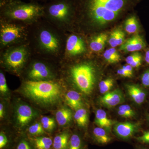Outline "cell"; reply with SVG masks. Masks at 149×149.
<instances>
[{
	"mask_svg": "<svg viewBox=\"0 0 149 149\" xmlns=\"http://www.w3.org/2000/svg\"><path fill=\"white\" fill-rule=\"evenodd\" d=\"M122 68L123 69L125 70H126L127 72H128L129 74H131L132 76H133V67L131 66L130 65L127 64L126 65H123V66L122 67Z\"/></svg>",
	"mask_w": 149,
	"mask_h": 149,
	"instance_id": "ab89813d",
	"label": "cell"
},
{
	"mask_svg": "<svg viewBox=\"0 0 149 149\" xmlns=\"http://www.w3.org/2000/svg\"><path fill=\"white\" fill-rule=\"evenodd\" d=\"M65 33L44 18L30 25L28 43L32 55L46 58L63 57Z\"/></svg>",
	"mask_w": 149,
	"mask_h": 149,
	"instance_id": "7a4b0ae2",
	"label": "cell"
},
{
	"mask_svg": "<svg viewBox=\"0 0 149 149\" xmlns=\"http://www.w3.org/2000/svg\"><path fill=\"white\" fill-rule=\"evenodd\" d=\"M145 60L147 64L149 65V49H148L145 53Z\"/></svg>",
	"mask_w": 149,
	"mask_h": 149,
	"instance_id": "7bdbcfd3",
	"label": "cell"
},
{
	"mask_svg": "<svg viewBox=\"0 0 149 149\" xmlns=\"http://www.w3.org/2000/svg\"><path fill=\"white\" fill-rule=\"evenodd\" d=\"M126 89L129 96L132 100L138 105L143 103L147 97V94L138 85L134 84H127Z\"/></svg>",
	"mask_w": 149,
	"mask_h": 149,
	"instance_id": "9a60e30c",
	"label": "cell"
},
{
	"mask_svg": "<svg viewBox=\"0 0 149 149\" xmlns=\"http://www.w3.org/2000/svg\"><path fill=\"white\" fill-rule=\"evenodd\" d=\"M31 2H38L39 1H48L49 0H29Z\"/></svg>",
	"mask_w": 149,
	"mask_h": 149,
	"instance_id": "ee69618b",
	"label": "cell"
},
{
	"mask_svg": "<svg viewBox=\"0 0 149 149\" xmlns=\"http://www.w3.org/2000/svg\"><path fill=\"white\" fill-rule=\"evenodd\" d=\"M65 100L68 105L72 109L76 111L83 107V104L81 96L76 91H68L65 95Z\"/></svg>",
	"mask_w": 149,
	"mask_h": 149,
	"instance_id": "ac0fdd59",
	"label": "cell"
},
{
	"mask_svg": "<svg viewBox=\"0 0 149 149\" xmlns=\"http://www.w3.org/2000/svg\"><path fill=\"white\" fill-rule=\"evenodd\" d=\"M146 46L143 37L137 34L126 40L120 46L119 50L125 52H135L142 50Z\"/></svg>",
	"mask_w": 149,
	"mask_h": 149,
	"instance_id": "4fadbf2b",
	"label": "cell"
},
{
	"mask_svg": "<svg viewBox=\"0 0 149 149\" xmlns=\"http://www.w3.org/2000/svg\"><path fill=\"white\" fill-rule=\"evenodd\" d=\"M95 123L99 126L107 131H110L114 122L107 117L106 112L102 109L97 110L95 113Z\"/></svg>",
	"mask_w": 149,
	"mask_h": 149,
	"instance_id": "e0dca14e",
	"label": "cell"
},
{
	"mask_svg": "<svg viewBox=\"0 0 149 149\" xmlns=\"http://www.w3.org/2000/svg\"><path fill=\"white\" fill-rule=\"evenodd\" d=\"M43 18L65 32L74 27L75 0H49L43 5Z\"/></svg>",
	"mask_w": 149,
	"mask_h": 149,
	"instance_id": "3957f363",
	"label": "cell"
},
{
	"mask_svg": "<svg viewBox=\"0 0 149 149\" xmlns=\"http://www.w3.org/2000/svg\"><path fill=\"white\" fill-rule=\"evenodd\" d=\"M107 131L104 128L100 127L94 128L93 130V137L98 143L105 145L111 141V138Z\"/></svg>",
	"mask_w": 149,
	"mask_h": 149,
	"instance_id": "ffe728a7",
	"label": "cell"
},
{
	"mask_svg": "<svg viewBox=\"0 0 149 149\" xmlns=\"http://www.w3.org/2000/svg\"><path fill=\"white\" fill-rule=\"evenodd\" d=\"M19 1H21V0H0V6L3 5L13 2Z\"/></svg>",
	"mask_w": 149,
	"mask_h": 149,
	"instance_id": "b9f144b4",
	"label": "cell"
},
{
	"mask_svg": "<svg viewBox=\"0 0 149 149\" xmlns=\"http://www.w3.org/2000/svg\"><path fill=\"white\" fill-rule=\"evenodd\" d=\"M69 140L68 133H63L58 134L54 138L53 147L54 149H67Z\"/></svg>",
	"mask_w": 149,
	"mask_h": 149,
	"instance_id": "44dd1931",
	"label": "cell"
},
{
	"mask_svg": "<svg viewBox=\"0 0 149 149\" xmlns=\"http://www.w3.org/2000/svg\"><path fill=\"white\" fill-rule=\"evenodd\" d=\"M143 58V56L139 52H133V53L128 56L126 59L125 61L127 64L130 65L136 61L137 60L139 59Z\"/></svg>",
	"mask_w": 149,
	"mask_h": 149,
	"instance_id": "4dcf8cb0",
	"label": "cell"
},
{
	"mask_svg": "<svg viewBox=\"0 0 149 149\" xmlns=\"http://www.w3.org/2000/svg\"><path fill=\"white\" fill-rule=\"evenodd\" d=\"M72 82L81 92L86 94L92 92L95 83L96 70L90 62H83L74 65L70 69Z\"/></svg>",
	"mask_w": 149,
	"mask_h": 149,
	"instance_id": "ba28073f",
	"label": "cell"
},
{
	"mask_svg": "<svg viewBox=\"0 0 149 149\" xmlns=\"http://www.w3.org/2000/svg\"><path fill=\"white\" fill-rule=\"evenodd\" d=\"M141 0H75L74 27L99 30L132 10Z\"/></svg>",
	"mask_w": 149,
	"mask_h": 149,
	"instance_id": "6da1fadb",
	"label": "cell"
},
{
	"mask_svg": "<svg viewBox=\"0 0 149 149\" xmlns=\"http://www.w3.org/2000/svg\"><path fill=\"white\" fill-rule=\"evenodd\" d=\"M29 133L32 136H40L45 133V129L42 123H37L33 124L28 129Z\"/></svg>",
	"mask_w": 149,
	"mask_h": 149,
	"instance_id": "f1b7e54d",
	"label": "cell"
},
{
	"mask_svg": "<svg viewBox=\"0 0 149 149\" xmlns=\"http://www.w3.org/2000/svg\"><path fill=\"white\" fill-rule=\"evenodd\" d=\"M0 92L3 95H6L9 93V89L4 74L0 72Z\"/></svg>",
	"mask_w": 149,
	"mask_h": 149,
	"instance_id": "f546056e",
	"label": "cell"
},
{
	"mask_svg": "<svg viewBox=\"0 0 149 149\" xmlns=\"http://www.w3.org/2000/svg\"><path fill=\"white\" fill-rule=\"evenodd\" d=\"M118 109L121 110L125 111L127 114L129 115L130 118L134 117L136 116V112L128 105L124 104L120 105L118 108Z\"/></svg>",
	"mask_w": 149,
	"mask_h": 149,
	"instance_id": "1f68e13d",
	"label": "cell"
},
{
	"mask_svg": "<svg viewBox=\"0 0 149 149\" xmlns=\"http://www.w3.org/2000/svg\"><path fill=\"white\" fill-rule=\"evenodd\" d=\"M74 117L77 125L80 127H85L88 124V112L85 109L82 108L76 110Z\"/></svg>",
	"mask_w": 149,
	"mask_h": 149,
	"instance_id": "603a6c76",
	"label": "cell"
},
{
	"mask_svg": "<svg viewBox=\"0 0 149 149\" xmlns=\"http://www.w3.org/2000/svg\"><path fill=\"white\" fill-rule=\"evenodd\" d=\"M136 139L141 143L149 144V130L144 131L141 136L136 137Z\"/></svg>",
	"mask_w": 149,
	"mask_h": 149,
	"instance_id": "836d02e7",
	"label": "cell"
},
{
	"mask_svg": "<svg viewBox=\"0 0 149 149\" xmlns=\"http://www.w3.org/2000/svg\"><path fill=\"white\" fill-rule=\"evenodd\" d=\"M142 85L146 88H149V68L145 70L141 76Z\"/></svg>",
	"mask_w": 149,
	"mask_h": 149,
	"instance_id": "e575fe53",
	"label": "cell"
},
{
	"mask_svg": "<svg viewBox=\"0 0 149 149\" xmlns=\"http://www.w3.org/2000/svg\"><path fill=\"white\" fill-rule=\"evenodd\" d=\"M117 74L122 77H131L132 75L129 74L128 72L122 68L118 69L117 71Z\"/></svg>",
	"mask_w": 149,
	"mask_h": 149,
	"instance_id": "f35d334b",
	"label": "cell"
},
{
	"mask_svg": "<svg viewBox=\"0 0 149 149\" xmlns=\"http://www.w3.org/2000/svg\"><path fill=\"white\" fill-rule=\"evenodd\" d=\"M33 142L37 149H50L53 146V141L47 137H40L33 139Z\"/></svg>",
	"mask_w": 149,
	"mask_h": 149,
	"instance_id": "d4e9b609",
	"label": "cell"
},
{
	"mask_svg": "<svg viewBox=\"0 0 149 149\" xmlns=\"http://www.w3.org/2000/svg\"><path fill=\"white\" fill-rule=\"evenodd\" d=\"M140 127L139 123L128 121L117 123L113 126V131L120 139L128 140L138 132Z\"/></svg>",
	"mask_w": 149,
	"mask_h": 149,
	"instance_id": "7c38bea8",
	"label": "cell"
},
{
	"mask_svg": "<svg viewBox=\"0 0 149 149\" xmlns=\"http://www.w3.org/2000/svg\"><path fill=\"white\" fill-rule=\"evenodd\" d=\"M139 149H148L146 148H140Z\"/></svg>",
	"mask_w": 149,
	"mask_h": 149,
	"instance_id": "bcb514c9",
	"label": "cell"
},
{
	"mask_svg": "<svg viewBox=\"0 0 149 149\" xmlns=\"http://www.w3.org/2000/svg\"><path fill=\"white\" fill-rule=\"evenodd\" d=\"M118 46L122 45L125 42V35L124 32L120 29H116Z\"/></svg>",
	"mask_w": 149,
	"mask_h": 149,
	"instance_id": "d6a6232c",
	"label": "cell"
},
{
	"mask_svg": "<svg viewBox=\"0 0 149 149\" xmlns=\"http://www.w3.org/2000/svg\"><path fill=\"white\" fill-rule=\"evenodd\" d=\"M28 80L33 81L54 80V73L49 65L42 61L36 60L31 62L27 72Z\"/></svg>",
	"mask_w": 149,
	"mask_h": 149,
	"instance_id": "30bf717a",
	"label": "cell"
},
{
	"mask_svg": "<svg viewBox=\"0 0 149 149\" xmlns=\"http://www.w3.org/2000/svg\"><path fill=\"white\" fill-rule=\"evenodd\" d=\"M114 83L113 79L110 77L101 81L99 84L100 93L104 95L110 91L111 89L113 87Z\"/></svg>",
	"mask_w": 149,
	"mask_h": 149,
	"instance_id": "484cf974",
	"label": "cell"
},
{
	"mask_svg": "<svg viewBox=\"0 0 149 149\" xmlns=\"http://www.w3.org/2000/svg\"><path fill=\"white\" fill-rule=\"evenodd\" d=\"M103 56L105 60L110 63H115L121 60V57L115 48H111L106 50Z\"/></svg>",
	"mask_w": 149,
	"mask_h": 149,
	"instance_id": "cb8c5ba5",
	"label": "cell"
},
{
	"mask_svg": "<svg viewBox=\"0 0 149 149\" xmlns=\"http://www.w3.org/2000/svg\"><path fill=\"white\" fill-rule=\"evenodd\" d=\"M109 43L112 48H115L118 46L116 29L113 30L110 35L109 38Z\"/></svg>",
	"mask_w": 149,
	"mask_h": 149,
	"instance_id": "d590c367",
	"label": "cell"
},
{
	"mask_svg": "<svg viewBox=\"0 0 149 149\" xmlns=\"http://www.w3.org/2000/svg\"><path fill=\"white\" fill-rule=\"evenodd\" d=\"M16 149H32L30 144L25 140H22L19 142L17 146Z\"/></svg>",
	"mask_w": 149,
	"mask_h": 149,
	"instance_id": "74e56055",
	"label": "cell"
},
{
	"mask_svg": "<svg viewBox=\"0 0 149 149\" xmlns=\"http://www.w3.org/2000/svg\"><path fill=\"white\" fill-rule=\"evenodd\" d=\"M146 117L147 120H148V122L149 123V113H148V114H147Z\"/></svg>",
	"mask_w": 149,
	"mask_h": 149,
	"instance_id": "f6af8a7d",
	"label": "cell"
},
{
	"mask_svg": "<svg viewBox=\"0 0 149 149\" xmlns=\"http://www.w3.org/2000/svg\"><path fill=\"white\" fill-rule=\"evenodd\" d=\"M66 36L63 57V58L72 59L86 53L87 51V45L82 37L74 33Z\"/></svg>",
	"mask_w": 149,
	"mask_h": 149,
	"instance_id": "9c48e42d",
	"label": "cell"
},
{
	"mask_svg": "<svg viewBox=\"0 0 149 149\" xmlns=\"http://www.w3.org/2000/svg\"><path fill=\"white\" fill-rule=\"evenodd\" d=\"M36 116L34 109L26 104H21L17 108L15 121L19 128H23L33 120Z\"/></svg>",
	"mask_w": 149,
	"mask_h": 149,
	"instance_id": "8fae6325",
	"label": "cell"
},
{
	"mask_svg": "<svg viewBox=\"0 0 149 149\" xmlns=\"http://www.w3.org/2000/svg\"><path fill=\"white\" fill-rule=\"evenodd\" d=\"M43 5L21 1L0 6V19L31 25L43 18Z\"/></svg>",
	"mask_w": 149,
	"mask_h": 149,
	"instance_id": "277c9868",
	"label": "cell"
},
{
	"mask_svg": "<svg viewBox=\"0 0 149 149\" xmlns=\"http://www.w3.org/2000/svg\"><path fill=\"white\" fill-rule=\"evenodd\" d=\"M125 100L124 95L120 89H116L104 94L100 99V103L108 108L114 107L122 103Z\"/></svg>",
	"mask_w": 149,
	"mask_h": 149,
	"instance_id": "5bb4252c",
	"label": "cell"
},
{
	"mask_svg": "<svg viewBox=\"0 0 149 149\" xmlns=\"http://www.w3.org/2000/svg\"><path fill=\"white\" fill-rule=\"evenodd\" d=\"M4 107L2 103L0 104V118L2 119L4 115Z\"/></svg>",
	"mask_w": 149,
	"mask_h": 149,
	"instance_id": "60d3db41",
	"label": "cell"
},
{
	"mask_svg": "<svg viewBox=\"0 0 149 149\" xmlns=\"http://www.w3.org/2000/svg\"><path fill=\"white\" fill-rule=\"evenodd\" d=\"M32 56L28 42L11 46L1 52V63L8 70L19 74Z\"/></svg>",
	"mask_w": 149,
	"mask_h": 149,
	"instance_id": "8992f818",
	"label": "cell"
},
{
	"mask_svg": "<svg viewBox=\"0 0 149 149\" xmlns=\"http://www.w3.org/2000/svg\"><path fill=\"white\" fill-rule=\"evenodd\" d=\"M21 90L28 98L45 106L57 103L61 98V86L54 80L40 81L27 80L22 83Z\"/></svg>",
	"mask_w": 149,
	"mask_h": 149,
	"instance_id": "5b68a950",
	"label": "cell"
},
{
	"mask_svg": "<svg viewBox=\"0 0 149 149\" xmlns=\"http://www.w3.org/2000/svg\"><path fill=\"white\" fill-rule=\"evenodd\" d=\"M72 111L68 108H62L56 112V120L61 126H64L68 124L72 120Z\"/></svg>",
	"mask_w": 149,
	"mask_h": 149,
	"instance_id": "d6986e66",
	"label": "cell"
},
{
	"mask_svg": "<svg viewBox=\"0 0 149 149\" xmlns=\"http://www.w3.org/2000/svg\"><path fill=\"white\" fill-rule=\"evenodd\" d=\"M82 141L80 136L76 134H73L70 138L68 149H81Z\"/></svg>",
	"mask_w": 149,
	"mask_h": 149,
	"instance_id": "4316f807",
	"label": "cell"
},
{
	"mask_svg": "<svg viewBox=\"0 0 149 149\" xmlns=\"http://www.w3.org/2000/svg\"><path fill=\"white\" fill-rule=\"evenodd\" d=\"M108 39V35L105 33H100L93 36L89 42L90 49L95 52H101L103 50Z\"/></svg>",
	"mask_w": 149,
	"mask_h": 149,
	"instance_id": "2e32d148",
	"label": "cell"
},
{
	"mask_svg": "<svg viewBox=\"0 0 149 149\" xmlns=\"http://www.w3.org/2000/svg\"><path fill=\"white\" fill-rule=\"evenodd\" d=\"M41 123L45 130L50 131L53 130L56 123L54 118L45 116L41 118Z\"/></svg>",
	"mask_w": 149,
	"mask_h": 149,
	"instance_id": "83f0119b",
	"label": "cell"
},
{
	"mask_svg": "<svg viewBox=\"0 0 149 149\" xmlns=\"http://www.w3.org/2000/svg\"><path fill=\"white\" fill-rule=\"evenodd\" d=\"M29 26L0 19L1 51L11 46L28 42Z\"/></svg>",
	"mask_w": 149,
	"mask_h": 149,
	"instance_id": "52a82bcc",
	"label": "cell"
},
{
	"mask_svg": "<svg viewBox=\"0 0 149 149\" xmlns=\"http://www.w3.org/2000/svg\"><path fill=\"white\" fill-rule=\"evenodd\" d=\"M8 143V139L3 132L0 133V149H3L7 146Z\"/></svg>",
	"mask_w": 149,
	"mask_h": 149,
	"instance_id": "8d00e7d4",
	"label": "cell"
},
{
	"mask_svg": "<svg viewBox=\"0 0 149 149\" xmlns=\"http://www.w3.org/2000/svg\"><path fill=\"white\" fill-rule=\"evenodd\" d=\"M125 29L129 34H135L139 32L140 26L139 21L136 15H130L125 22Z\"/></svg>",
	"mask_w": 149,
	"mask_h": 149,
	"instance_id": "7402d4cb",
	"label": "cell"
}]
</instances>
